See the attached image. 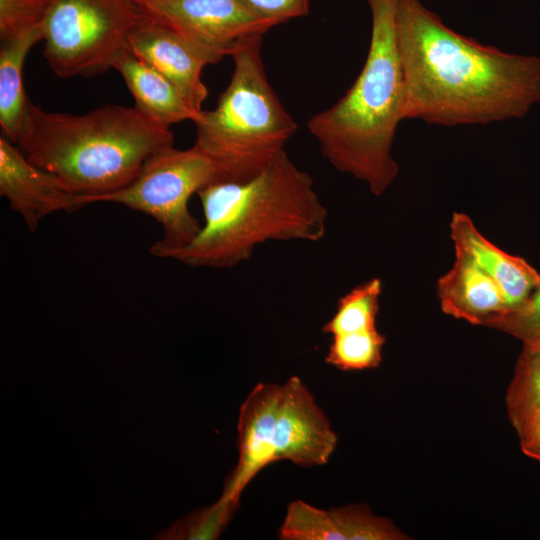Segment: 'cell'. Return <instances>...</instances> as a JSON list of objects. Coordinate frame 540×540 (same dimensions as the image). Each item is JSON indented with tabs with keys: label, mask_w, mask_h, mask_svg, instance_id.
Masks as SVG:
<instances>
[{
	"label": "cell",
	"mask_w": 540,
	"mask_h": 540,
	"mask_svg": "<svg viewBox=\"0 0 540 540\" xmlns=\"http://www.w3.org/2000/svg\"><path fill=\"white\" fill-rule=\"evenodd\" d=\"M402 119L453 127L524 117L540 103V57L483 45L420 0H397Z\"/></svg>",
	"instance_id": "6da1fadb"
},
{
	"label": "cell",
	"mask_w": 540,
	"mask_h": 540,
	"mask_svg": "<svg viewBox=\"0 0 540 540\" xmlns=\"http://www.w3.org/2000/svg\"><path fill=\"white\" fill-rule=\"evenodd\" d=\"M204 222L186 246L170 252L192 267L224 269L251 258L267 241H320L327 209L311 176L285 151L243 181H216L198 192Z\"/></svg>",
	"instance_id": "7a4b0ae2"
},
{
	"label": "cell",
	"mask_w": 540,
	"mask_h": 540,
	"mask_svg": "<svg viewBox=\"0 0 540 540\" xmlns=\"http://www.w3.org/2000/svg\"><path fill=\"white\" fill-rule=\"evenodd\" d=\"M16 145L90 205L132 182L150 156L174 146V134L136 106L108 104L73 115L29 101Z\"/></svg>",
	"instance_id": "3957f363"
},
{
	"label": "cell",
	"mask_w": 540,
	"mask_h": 540,
	"mask_svg": "<svg viewBox=\"0 0 540 540\" xmlns=\"http://www.w3.org/2000/svg\"><path fill=\"white\" fill-rule=\"evenodd\" d=\"M371 35L365 63L351 87L307 122L322 156L337 170L382 195L399 173L392 156L402 119L404 80L396 32L397 0H367Z\"/></svg>",
	"instance_id": "277c9868"
},
{
	"label": "cell",
	"mask_w": 540,
	"mask_h": 540,
	"mask_svg": "<svg viewBox=\"0 0 540 540\" xmlns=\"http://www.w3.org/2000/svg\"><path fill=\"white\" fill-rule=\"evenodd\" d=\"M264 34L245 38L231 53L234 71L213 110L194 122V145L208 155L221 181H243L263 170L294 135L297 124L267 80Z\"/></svg>",
	"instance_id": "5b68a950"
},
{
	"label": "cell",
	"mask_w": 540,
	"mask_h": 540,
	"mask_svg": "<svg viewBox=\"0 0 540 540\" xmlns=\"http://www.w3.org/2000/svg\"><path fill=\"white\" fill-rule=\"evenodd\" d=\"M337 441L329 419L299 377L281 384L258 383L240 407L239 458L218 501L237 507L251 480L275 461L303 467L326 464Z\"/></svg>",
	"instance_id": "8992f818"
},
{
	"label": "cell",
	"mask_w": 540,
	"mask_h": 540,
	"mask_svg": "<svg viewBox=\"0 0 540 540\" xmlns=\"http://www.w3.org/2000/svg\"><path fill=\"white\" fill-rule=\"evenodd\" d=\"M215 162L193 145L174 146L154 153L127 186L98 197L94 203H115L152 217L162 237L150 247V254L166 256L189 244L202 224L189 210V200L207 185L221 181Z\"/></svg>",
	"instance_id": "52a82bcc"
},
{
	"label": "cell",
	"mask_w": 540,
	"mask_h": 540,
	"mask_svg": "<svg viewBox=\"0 0 540 540\" xmlns=\"http://www.w3.org/2000/svg\"><path fill=\"white\" fill-rule=\"evenodd\" d=\"M146 17L136 0H53L43 55L59 78L105 73Z\"/></svg>",
	"instance_id": "ba28073f"
},
{
	"label": "cell",
	"mask_w": 540,
	"mask_h": 540,
	"mask_svg": "<svg viewBox=\"0 0 540 540\" xmlns=\"http://www.w3.org/2000/svg\"><path fill=\"white\" fill-rule=\"evenodd\" d=\"M144 13L174 30L217 63L247 37L273 26L238 0H136Z\"/></svg>",
	"instance_id": "9c48e42d"
},
{
	"label": "cell",
	"mask_w": 540,
	"mask_h": 540,
	"mask_svg": "<svg viewBox=\"0 0 540 540\" xmlns=\"http://www.w3.org/2000/svg\"><path fill=\"white\" fill-rule=\"evenodd\" d=\"M0 195L32 232L51 214L71 213L89 205L86 196L69 191L4 136L0 137Z\"/></svg>",
	"instance_id": "30bf717a"
},
{
	"label": "cell",
	"mask_w": 540,
	"mask_h": 540,
	"mask_svg": "<svg viewBox=\"0 0 540 540\" xmlns=\"http://www.w3.org/2000/svg\"><path fill=\"white\" fill-rule=\"evenodd\" d=\"M128 47L167 78L194 110H203L208 90L202 70L213 64L204 52L148 16L131 33Z\"/></svg>",
	"instance_id": "8fae6325"
},
{
	"label": "cell",
	"mask_w": 540,
	"mask_h": 540,
	"mask_svg": "<svg viewBox=\"0 0 540 540\" xmlns=\"http://www.w3.org/2000/svg\"><path fill=\"white\" fill-rule=\"evenodd\" d=\"M450 235L455 251L471 257L499 286L509 310L521 305L540 286V274L535 268L490 242L466 214L452 215Z\"/></svg>",
	"instance_id": "7c38bea8"
},
{
	"label": "cell",
	"mask_w": 540,
	"mask_h": 540,
	"mask_svg": "<svg viewBox=\"0 0 540 540\" xmlns=\"http://www.w3.org/2000/svg\"><path fill=\"white\" fill-rule=\"evenodd\" d=\"M437 295L445 314L473 325L488 327L509 311L499 286L460 251H455L452 267L438 279Z\"/></svg>",
	"instance_id": "4fadbf2b"
},
{
	"label": "cell",
	"mask_w": 540,
	"mask_h": 540,
	"mask_svg": "<svg viewBox=\"0 0 540 540\" xmlns=\"http://www.w3.org/2000/svg\"><path fill=\"white\" fill-rule=\"evenodd\" d=\"M135 99V106L153 120L171 127L185 120L195 121L194 110L177 88L161 73L140 59L129 47L113 65Z\"/></svg>",
	"instance_id": "5bb4252c"
},
{
	"label": "cell",
	"mask_w": 540,
	"mask_h": 540,
	"mask_svg": "<svg viewBox=\"0 0 540 540\" xmlns=\"http://www.w3.org/2000/svg\"><path fill=\"white\" fill-rule=\"evenodd\" d=\"M43 37L41 29L0 45V126L2 136L14 144L30 101L23 86V65L32 46Z\"/></svg>",
	"instance_id": "9a60e30c"
},
{
	"label": "cell",
	"mask_w": 540,
	"mask_h": 540,
	"mask_svg": "<svg viewBox=\"0 0 540 540\" xmlns=\"http://www.w3.org/2000/svg\"><path fill=\"white\" fill-rule=\"evenodd\" d=\"M382 281L372 278L344 294L337 301L336 311L323 325L331 336L376 329Z\"/></svg>",
	"instance_id": "2e32d148"
},
{
	"label": "cell",
	"mask_w": 540,
	"mask_h": 540,
	"mask_svg": "<svg viewBox=\"0 0 540 540\" xmlns=\"http://www.w3.org/2000/svg\"><path fill=\"white\" fill-rule=\"evenodd\" d=\"M505 403L515 431L540 409V347L523 346Z\"/></svg>",
	"instance_id": "e0dca14e"
},
{
	"label": "cell",
	"mask_w": 540,
	"mask_h": 540,
	"mask_svg": "<svg viewBox=\"0 0 540 540\" xmlns=\"http://www.w3.org/2000/svg\"><path fill=\"white\" fill-rule=\"evenodd\" d=\"M325 362L343 371L377 368L386 336L377 328L331 336Z\"/></svg>",
	"instance_id": "ac0fdd59"
},
{
	"label": "cell",
	"mask_w": 540,
	"mask_h": 540,
	"mask_svg": "<svg viewBox=\"0 0 540 540\" xmlns=\"http://www.w3.org/2000/svg\"><path fill=\"white\" fill-rule=\"evenodd\" d=\"M342 540H408L406 533L388 518L375 515L364 504L329 509Z\"/></svg>",
	"instance_id": "d6986e66"
},
{
	"label": "cell",
	"mask_w": 540,
	"mask_h": 540,
	"mask_svg": "<svg viewBox=\"0 0 540 540\" xmlns=\"http://www.w3.org/2000/svg\"><path fill=\"white\" fill-rule=\"evenodd\" d=\"M278 537L282 540H342L329 510L302 500L288 505Z\"/></svg>",
	"instance_id": "ffe728a7"
},
{
	"label": "cell",
	"mask_w": 540,
	"mask_h": 540,
	"mask_svg": "<svg viewBox=\"0 0 540 540\" xmlns=\"http://www.w3.org/2000/svg\"><path fill=\"white\" fill-rule=\"evenodd\" d=\"M53 0H0V43L44 29Z\"/></svg>",
	"instance_id": "44dd1931"
},
{
	"label": "cell",
	"mask_w": 540,
	"mask_h": 540,
	"mask_svg": "<svg viewBox=\"0 0 540 540\" xmlns=\"http://www.w3.org/2000/svg\"><path fill=\"white\" fill-rule=\"evenodd\" d=\"M520 340L523 346L540 347V286L518 307L489 324Z\"/></svg>",
	"instance_id": "7402d4cb"
},
{
	"label": "cell",
	"mask_w": 540,
	"mask_h": 540,
	"mask_svg": "<svg viewBox=\"0 0 540 540\" xmlns=\"http://www.w3.org/2000/svg\"><path fill=\"white\" fill-rule=\"evenodd\" d=\"M237 507L217 501L208 509L192 517L185 526L184 536L190 540L217 538Z\"/></svg>",
	"instance_id": "603a6c76"
},
{
	"label": "cell",
	"mask_w": 540,
	"mask_h": 540,
	"mask_svg": "<svg viewBox=\"0 0 540 540\" xmlns=\"http://www.w3.org/2000/svg\"><path fill=\"white\" fill-rule=\"evenodd\" d=\"M249 11L273 27L309 13V0H238Z\"/></svg>",
	"instance_id": "cb8c5ba5"
},
{
	"label": "cell",
	"mask_w": 540,
	"mask_h": 540,
	"mask_svg": "<svg viewBox=\"0 0 540 540\" xmlns=\"http://www.w3.org/2000/svg\"><path fill=\"white\" fill-rule=\"evenodd\" d=\"M522 453L540 462V409L516 430Z\"/></svg>",
	"instance_id": "d4e9b609"
}]
</instances>
